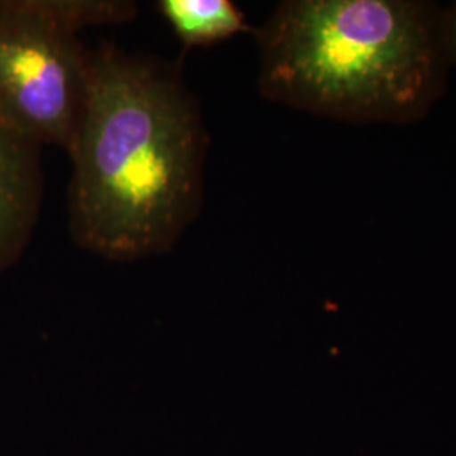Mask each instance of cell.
<instances>
[{"label": "cell", "mask_w": 456, "mask_h": 456, "mask_svg": "<svg viewBox=\"0 0 456 456\" xmlns=\"http://www.w3.org/2000/svg\"><path fill=\"white\" fill-rule=\"evenodd\" d=\"M208 132L181 75L110 43L88 53L82 118L68 147V225L109 261L169 252L203 203Z\"/></svg>", "instance_id": "cell-1"}, {"label": "cell", "mask_w": 456, "mask_h": 456, "mask_svg": "<svg viewBox=\"0 0 456 456\" xmlns=\"http://www.w3.org/2000/svg\"><path fill=\"white\" fill-rule=\"evenodd\" d=\"M262 97L346 124L409 126L446 94L444 5L284 0L254 29Z\"/></svg>", "instance_id": "cell-2"}, {"label": "cell", "mask_w": 456, "mask_h": 456, "mask_svg": "<svg viewBox=\"0 0 456 456\" xmlns=\"http://www.w3.org/2000/svg\"><path fill=\"white\" fill-rule=\"evenodd\" d=\"M129 0H0V115L68 151L82 118L88 53L80 31L131 22Z\"/></svg>", "instance_id": "cell-3"}, {"label": "cell", "mask_w": 456, "mask_h": 456, "mask_svg": "<svg viewBox=\"0 0 456 456\" xmlns=\"http://www.w3.org/2000/svg\"><path fill=\"white\" fill-rule=\"evenodd\" d=\"M41 149L0 115V276L20 259L39 218Z\"/></svg>", "instance_id": "cell-4"}, {"label": "cell", "mask_w": 456, "mask_h": 456, "mask_svg": "<svg viewBox=\"0 0 456 456\" xmlns=\"http://www.w3.org/2000/svg\"><path fill=\"white\" fill-rule=\"evenodd\" d=\"M158 9L186 49L250 31L244 12L230 0H161Z\"/></svg>", "instance_id": "cell-5"}, {"label": "cell", "mask_w": 456, "mask_h": 456, "mask_svg": "<svg viewBox=\"0 0 456 456\" xmlns=\"http://www.w3.org/2000/svg\"><path fill=\"white\" fill-rule=\"evenodd\" d=\"M444 31H446V48L452 68L456 66V0L444 5Z\"/></svg>", "instance_id": "cell-6"}]
</instances>
